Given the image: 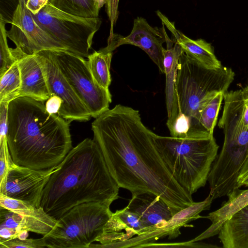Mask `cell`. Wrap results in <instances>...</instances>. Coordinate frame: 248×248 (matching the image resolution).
<instances>
[{"label": "cell", "instance_id": "obj_33", "mask_svg": "<svg viewBox=\"0 0 248 248\" xmlns=\"http://www.w3.org/2000/svg\"><path fill=\"white\" fill-rule=\"evenodd\" d=\"M122 230H125L126 232H134L136 234L135 232L128 228L114 213H112L104 227V233L118 232Z\"/></svg>", "mask_w": 248, "mask_h": 248}, {"label": "cell", "instance_id": "obj_20", "mask_svg": "<svg viewBox=\"0 0 248 248\" xmlns=\"http://www.w3.org/2000/svg\"><path fill=\"white\" fill-rule=\"evenodd\" d=\"M227 196L228 201L220 208L203 217L211 221L209 227L189 241H200L218 234L226 221L248 205V189L235 187Z\"/></svg>", "mask_w": 248, "mask_h": 248}, {"label": "cell", "instance_id": "obj_16", "mask_svg": "<svg viewBox=\"0 0 248 248\" xmlns=\"http://www.w3.org/2000/svg\"><path fill=\"white\" fill-rule=\"evenodd\" d=\"M126 207L140 217L147 231L163 228L174 215L167 204L152 193L132 194Z\"/></svg>", "mask_w": 248, "mask_h": 248}, {"label": "cell", "instance_id": "obj_8", "mask_svg": "<svg viewBox=\"0 0 248 248\" xmlns=\"http://www.w3.org/2000/svg\"><path fill=\"white\" fill-rule=\"evenodd\" d=\"M27 2L0 0V20L11 24L7 36L16 48L27 55L47 50L67 51L36 23L26 7Z\"/></svg>", "mask_w": 248, "mask_h": 248}, {"label": "cell", "instance_id": "obj_26", "mask_svg": "<svg viewBox=\"0 0 248 248\" xmlns=\"http://www.w3.org/2000/svg\"><path fill=\"white\" fill-rule=\"evenodd\" d=\"M224 94L221 92L217 93L207 103L201 113L200 123L203 128L211 135H213Z\"/></svg>", "mask_w": 248, "mask_h": 248}, {"label": "cell", "instance_id": "obj_18", "mask_svg": "<svg viewBox=\"0 0 248 248\" xmlns=\"http://www.w3.org/2000/svg\"><path fill=\"white\" fill-rule=\"evenodd\" d=\"M167 49L164 51V67L166 76V104L168 113L167 125L170 130L179 115L175 82L179 59L184 52L180 46L170 38L165 31Z\"/></svg>", "mask_w": 248, "mask_h": 248}, {"label": "cell", "instance_id": "obj_23", "mask_svg": "<svg viewBox=\"0 0 248 248\" xmlns=\"http://www.w3.org/2000/svg\"><path fill=\"white\" fill-rule=\"evenodd\" d=\"M113 51L107 46L90 54L88 62L91 74L97 83L102 87L108 89L111 78L110 67Z\"/></svg>", "mask_w": 248, "mask_h": 248}, {"label": "cell", "instance_id": "obj_10", "mask_svg": "<svg viewBox=\"0 0 248 248\" xmlns=\"http://www.w3.org/2000/svg\"><path fill=\"white\" fill-rule=\"evenodd\" d=\"M221 150L214 162L208 181L214 200L227 196L238 187L237 179L248 153V129H223Z\"/></svg>", "mask_w": 248, "mask_h": 248}, {"label": "cell", "instance_id": "obj_6", "mask_svg": "<svg viewBox=\"0 0 248 248\" xmlns=\"http://www.w3.org/2000/svg\"><path fill=\"white\" fill-rule=\"evenodd\" d=\"M110 205L87 202L75 206L57 220L42 237L46 248H89L103 233L112 212Z\"/></svg>", "mask_w": 248, "mask_h": 248}, {"label": "cell", "instance_id": "obj_7", "mask_svg": "<svg viewBox=\"0 0 248 248\" xmlns=\"http://www.w3.org/2000/svg\"><path fill=\"white\" fill-rule=\"evenodd\" d=\"M32 15L39 26L68 51L88 58L93 36L101 24L99 17L74 16L49 2L38 14Z\"/></svg>", "mask_w": 248, "mask_h": 248}, {"label": "cell", "instance_id": "obj_36", "mask_svg": "<svg viewBox=\"0 0 248 248\" xmlns=\"http://www.w3.org/2000/svg\"><path fill=\"white\" fill-rule=\"evenodd\" d=\"M237 186L238 187H240L243 186H248V172L243 175L238 176Z\"/></svg>", "mask_w": 248, "mask_h": 248}, {"label": "cell", "instance_id": "obj_35", "mask_svg": "<svg viewBox=\"0 0 248 248\" xmlns=\"http://www.w3.org/2000/svg\"><path fill=\"white\" fill-rule=\"evenodd\" d=\"M48 0H27L26 7L32 15H36L47 4Z\"/></svg>", "mask_w": 248, "mask_h": 248}, {"label": "cell", "instance_id": "obj_17", "mask_svg": "<svg viewBox=\"0 0 248 248\" xmlns=\"http://www.w3.org/2000/svg\"><path fill=\"white\" fill-rule=\"evenodd\" d=\"M156 14L171 33L172 40L182 48L183 51L205 67L210 69H217L222 65L215 54L211 44L202 39L192 40L177 30L174 23L159 10Z\"/></svg>", "mask_w": 248, "mask_h": 248}, {"label": "cell", "instance_id": "obj_19", "mask_svg": "<svg viewBox=\"0 0 248 248\" xmlns=\"http://www.w3.org/2000/svg\"><path fill=\"white\" fill-rule=\"evenodd\" d=\"M213 200L211 195L209 194L203 201L195 202L174 214L163 228L147 232L144 234L145 240L148 243H151L167 236H169L170 239L177 237L181 233L180 229L182 227H193L189 225L190 222L203 217L200 215V213L203 211L209 210Z\"/></svg>", "mask_w": 248, "mask_h": 248}, {"label": "cell", "instance_id": "obj_37", "mask_svg": "<svg viewBox=\"0 0 248 248\" xmlns=\"http://www.w3.org/2000/svg\"><path fill=\"white\" fill-rule=\"evenodd\" d=\"M248 172V153L245 162L240 170L239 176L243 175Z\"/></svg>", "mask_w": 248, "mask_h": 248}, {"label": "cell", "instance_id": "obj_9", "mask_svg": "<svg viewBox=\"0 0 248 248\" xmlns=\"http://www.w3.org/2000/svg\"><path fill=\"white\" fill-rule=\"evenodd\" d=\"M49 53L92 117L109 109L111 93L95 81L88 61L68 51L49 50Z\"/></svg>", "mask_w": 248, "mask_h": 248}, {"label": "cell", "instance_id": "obj_30", "mask_svg": "<svg viewBox=\"0 0 248 248\" xmlns=\"http://www.w3.org/2000/svg\"><path fill=\"white\" fill-rule=\"evenodd\" d=\"M0 186L5 180L7 174L13 162L8 148L7 136L0 138Z\"/></svg>", "mask_w": 248, "mask_h": 248}, {"label": "cell", "instance_id": "obj_3", "mask_svg": "<svg viewBox=\"0 0 248 248\" xmlns=\"http://www.w3.org/2000/svg\"><path fill=\"white\" fill-rule=\"evenodd\" d=\"M7 143L15 164L37 170L60 164L72 149L70 122L50 114L43 102L21 96L8 108Z\"/></svg>", "mask_w": 248, "mask_h": 248}, {"label": "cell", "instance_id": "obj_31", "mask_svg": "<svg viewBox=\"0 0 248 248\" xmlns=\"http://www.w3.org/2000/svg\"><path fill=\"white\" fill-rule=\"evenodd\" d=\"M218 248L217 245H213L205 243L190 242L189 241L183 242L170 243H151L141 245V248Z\"/></svg>", "mask_w": 248, "mask_h": 248}, {"label": "cell", "instance_id": "obj_1", "mask_svg": "<svg viewBox=\"0 0 248 248\" xmlns=\"http://www.w3.org/2000/svg\"><path fill=\"white\" fill-rule=\"evenodd\" d=\"M92 129L120 188L132 195L155 194L174 215L195 202L167 167L155 144L156 134L142 123L138 110L117 105L96 118Z\"/></svg>", "mask_w": 248, "mask_h": 248}, {"label": "cell", "instance_id": "obj_2", "mask_svg": "<svg viewBox=\"0 0 248 248\" xmlns=\"http://www.w3.org/2000/svg\"><path fill=\"white\" fill-rule=\"evenodd\" d=\"M119 189L98 144L87 138L72 148L57 165L44 189L41 207L58 220L83 203L111 205L119 198Z\"/></svg>", "mask_w": 248, "mask_h": 248}, {"label": "cell", "instance_id": "obj_22", "mask_svg": "<svg viewBox=\"0 0 248 248\" xmlns=\"http://www.w3.org/2000/svg\"><path fill=\"white\" fill-rule=\"evenodd\" d=\"M218 235L224 248H248V205L226 221Z\"/></svg>", "mask_w": 248, "mask_h": 248}, {"label": "cell", "instance_id": "obj_15", "mask_svg": "<svg viewBox=\"0 0 248 248\" xmlns=\"http://www.w3.org/2000/svg\"><path fill=\"white\" fill-rule=\"evenodd\" d=\"M0 207L1 239H26L29 232L44 235L53 228L57 222V220L48 215L45 217H27Z\"/></svg>", "mask_w": 248, "mask_h": 248}, {"label": "cell", "instance_id": "obj_29", "mask_svg": "<svg viewBox=\"0 0 248 248\" xmlns=\"http://www.w3.org/2000/svg\"><path fill=\"white\" fill-rule=\"evenodd\" d=\"M0 248H46L45 242L43 239H4L0 238Z\"/></svg>", "mask_w": 248, "mask_h": 248}, {"label": "cell", "instance_id": "obj_11", "mask_svg": "<svg viewBox=\"0 0 248 248\" xmlns=\"http://www.w3.org/2000/svg\"><path fill=\"white\" fill-rule=\"evenodd\" d=\"M57 165L44 170H37L14 163L9 170L0 194L10 198L41 207L45 186Z\"/></svg>", "mask_w": 248, "mask_h": 248}, {"label": "cell", "instance_id": "obj_32", "mask_svg": "<svg viewBox=\"0 0 248 248\" xmlns=\"http://www.w3.org/2000/svg\"><path fill=\"white\" fill-rule=\"evenodd\" d=\"M119 0H105V9L110 22V31L108 41L110 40L114 34L113 29L118 18Z\"/></svg>", "mask_w": 248, "mask_h": 248}, {"label": "cell", "instance_id": "obj_4", "mask_svg": "<svg viewBox=\"0 0 248 248\" xmlns=\"http://www.w3.org/2000/svg\"><path fill=\"white\" fill-rule=\"evenodd\" d=\"M234 76L231 68L208 69L183 52L175 82L179 115L169 130L170 136L182 139L213 136L201 125V112L217 93L228 92Z\"/></svg>", "mask_w": 248, "mask_h": 248}, {"label": "cell", "instance_id": "obj_21", "mask_svg": "<svg viewBox=\"0 0 248 248\" xmlns=\"http://www.w3.org/2000/svg\"><path fill=\"white\" fill-rule=\"evenodd\" d=\"M224 107L218 126L222 129H248V85L224 94Z\"/></svg>", "mask_w": 248, "mask_h": 248}, {"label": "cell", "instance_id": "obj_28", "mask_svg": "<svg viewBox=\"0 0 248 248\" xmlns=\"http://www.w3.org/2000/svg\"><path fill=\"white\" fill-rule=\"evenodd\" d=\"M122 221L129 229L133 230L137 235L147 231L146 227L140 217L134 212L129 210L126 206L114 213Z\"/></svg>", "mask_w": 248, "mask_h": 248}, {"label": "cell", "instance_id": "obj_14", "mask_svg": "<svg viewBox=\"0 0 248 248\" xmlns=\"http://www.w3.org/2000/svg\"><path fill=\"white\" fill-rule=\"evenodd\" d=\"M12 52L18 62L21 78V88L19 97L25 96L44 102L50 94L40 53L27 55L16 48Z\"/></svg>", "mask_w": 248, "mask_h": 248}, {"label": "cell", "instance_id": "obj_25", "mask_svg": "<svg viewBox=\"0 0 248 248\" xmlns=\"http://www.w3.org/2000/svg\"><path fill=\"white\" fill-rule=\"evenodd\" d=\"M21 88V78L18 62L0 76V103L10 102L18 97Z\"/></svg>", "mask_w": 248, "mask_h": 248}, {"label": "cell", "instance_id": "obj_5", "mask_svg": "<svg viewBox=\"0 0 248 248\" xmlns=\"http://www.w3.org/2000/svg\"><path fill=\"white\" fill-rule=\"evenodd\" d=\"M154 140L165 165L182 187L192 195L205 186L219 148L214 136L182 139L156 134Z\"/></svg>", "mask_w": 248, "mask_h": 248}, {"label": "cell", "instance_id": "obj_24", "mask_svg": "<svg viewBox=\"0 0 248 248\" xmlns=\"http://www.w3.org/2000/svg\"><path fill=\"white\" fill-rule=\"evenodd\" d=\"M56 8L68 14L86 18H97L105 0H49Z\"/></svg>", "mask_w": 248, "mask_h": 248}, {"label": "cell", "instance_id": "obj_12", "mask_svg": "<svg viewBox=\"0 0 248 248\" xmlns=\"http://www.w3.org/2000/svg\"><path fill=\"white\" fill-rule=\"evenodd\" d=\"M39 53L50 95H56L62 101L58 115L70 122L89 120L90 112L52 59L49 50Z\"/></svg>", "mask_w": 248, "mask_h": 248}, {"label": "cell", "instance_id": "obj_13", "mask_svg": "<svg viewBox=\"0 0 248 248\" xmlns=\"http://www.w3.org/2000/svg\"><path fill=\"white\" fill-rule=\"evenodd\" d=\"M165 25L162 27H153L146 20L138 17L134 20L130 33L124 37L114 33L112 38L108 41L107 46L113 51L119 46L129 44L136 46L143 50L157 66L161 73H164V58L165 48L163 44L166 43Z\"/></svg>", "mask_w": 248, "mask_h": 248}, {"label": "cell", "instance_id": "obj_34", "mask_svg": "<svg viewBox=\"0 0 248 248\" xmlns=\"http://www.w3.org/2000/svg\"><path fill=\"white\" fill-rule=\"evenodd\" d=\"M62 103V100L56 95H52L46 100L45 107L50 114H58Z\"/></svg>", "mask_w": 248, "mask_h": 248}, {"label": "cell", "instance_id": "obj_27", "mask_svg": "<svg viewBox=\"0 0 248 248\" xmlns=\"http://www.w3.org/2000/svg\"><path fill=\"white\" fill-rule=\"evenodd\" d=\"M5 25L0 20V76L16 61L8 45Z\"/></svg>", "mask_w": 248, "mask_h": 248}]
</instances>
